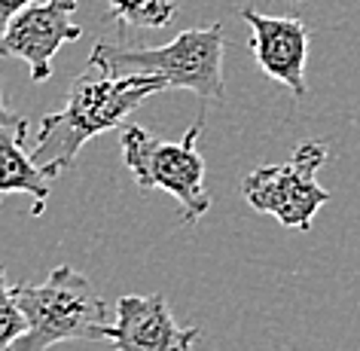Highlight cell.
<instances>
[{"label": "cell", "instance_id": "9", "mask_svg": "<svg viewBox=\"0 0 360 351\" xmlns=\"http://www.w3.org/2000/svg\"><path fill=\"white\" fill-rule=\"evenodd\" d=\"M25 141H28V132L0 129V196H31V214L40 217L46 211L52 177L34 162L31 150H25Z\"/></svg>", "mask_w": 360, "mask_h": 351}, {"label": "cell", "instance_id": "5", "mask_svg": "<svg viewBox=\"0 0 360 351\" xmlns=\"http://www.w3.org/2000/svg\"><path fill=\"white\" fill-rule=\"evenodd\" d=\"M327 162V147L321 141H302L293 156L281 165H263L241 177V196L254 211L269 214L287 229L309 232L330 190L318 184V168Z\"/></svg>", "mask_w": 360, "mask_h": 351}, {"label": "cell", "instance_id": "3", "mask_svg": "<svg viewBox=\"0 0 360 351\" xmlns=\"http://www.w3.org/2000/svg\"><path fill=\"white\" fill-rule=\"evenodd\" d=\"M28 330L13 351H46L61 342L107 339V302L74 266H58L43 284H13Z\"/></svg>", "mask_w": 360, "mask_h": 351}, {"label": "cell", "instance_id": "10", "mask_svg": "<svg viewBox=\"0 0 360 351\" xmlns=\"http://www.w3.org/2000/svg\"><path fill=\"white\" fill-rule=\"evenodd\" d=\"M177 6L171 0H107V13L122 28H165Z\"/></svg>", "mask_w": 360, "mask_h": 351}, {"label": "cell", "instance_id": "4", "mask_svg": "<svg viewBox=\"0 0 360 351\" xmlns=\"http://www.w3.org/2000/svg\"><path fill=\"white\" fill-rule=\"evenodd\" d=\"M202 122H195L180 141H159L141 125H122L120 147L125 168L134 184L147 190H162L180 205L184 226H193L211 211V193L205 186V159L199 153Z\"/></svg>", "mask_w": 360, "mask_h": 351}, {"label": "cell", "instance_id": "12", "mask_svg": "<svg viewBox=\"0 0 360 351\" xmlns=\"http://www.w3.org/2000/svg\"><path fill=\"white\" fill-rule=\"evenodd\" d=\"M34 0H0V37H4V31L10 28V22L15 19L19 13H25Z\"/></svg>", "mask_w": 360, "mask_h": 351}, {"label": "cell", "instance_id": "13", "mask_svg": "<svg viewBox=\"0 0 360 351\" xmlns=\"http://www.w3.org/2000/svg\"><path fill=\"white\" fill-rule=\"evenodd\" d=\"M0 129H19V132H28V122L22 120L19 113H13L4 101V86H0Z\"/></svg>", "mask_w": 360, "mask_h": 351}, {"label": "cell", "instance_id": "8", "mask_svg": "<svg viewBox=\"0 0 360 351\" xmlns=\"http://www.w3.org/2000/svg\"><path fill=\"white\" fill-rule=\"evenodd\" d=\"M250 28V52L263 74L287 86L296 98L305 95V61H309V25L296 15H266L254 6L241 10Z\"/></svg>", "mask_w": 360, "mask_h": 351}, {"label": "cell", "instance_id": "11", "mask_svg": "<svg viewBox=\"0 0 360 351\" xmlns=\"http://www.w3.org/2000/svg\"><path fill=\"white\" fill-rule=\"evenodd\" d=\"M25 330H28V321H25L15 291L6 284V272L0 266V351H13L15 342L25 336Z\"/></svg>", "mask_w": 360, "mask_h": 351}, {"label": "cell", "instance_id": "1", "mask_svg": "<svg viewBox=\"0 0 360 351\" xmlns=\"http://www.w3.org/2000/svg\"><path fill=\"white\" fill-rule=\"evenodd\" d=\"M168 83L162 77H113L101 68L83 70L68 89V104L58 113H46L40 120L37 138L31 143L34 162L56 181L61 171H70L95 134L110 132L125 122L150 95L165 92Z\"/></svg>", "mask_w": 360, "mask_h": 351}, {"label": "cell", "instance_id": "2", "mask_svg": "<svg viewBox=\"0 0 360 351\" xmlns=\"http://www.w3.org/2000/svg\"><path fill=\"white\" fill-rule=\"evenodd\" d=\"M89 65L113 77H162L168 89H190L199 98H223V25L190 28L165 46H120L98 40Z\"/></svg>", "mask_w": 360, "mask_h": 351}, {"label": "cell", "instance_id": "7", "mask_svg": "<svg viewBox=\"0 0 360 351\" xmlns=\"http://www.w3.org/2000/svg\"><path fill=\"white\" fill-rule=\"evenodd\" d=\"M113 314L107 339L116 351H190L202 336L199 327H180L162 293H125Z\"/></svg>", "mask_w": 360, "mask_h": 351}, {"label": "cell", "instance_id": "6", "mask_svg": "<svg viewBox=\"0 0 360 351\" xmlns=\"http://www.w3.org/2000/svg\"><path fill=\"white\" fill-rule=\"evenodd\" d=\"M77 0H46L31 4L10 22V28L0 37V56L22 58L31 70L34 83L52 77V58L70 40L83 37V28L77 25Z\"/></svg>", "mask_w": 360, "mask_h": 351}]
</instances>
